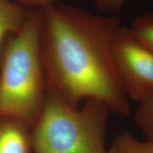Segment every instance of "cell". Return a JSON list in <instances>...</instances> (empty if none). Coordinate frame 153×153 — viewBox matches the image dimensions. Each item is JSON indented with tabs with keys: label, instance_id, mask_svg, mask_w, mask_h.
I'll list each match as a JSON object with an SVG mask.
<instances>
[{
	"label": "cell",
	"instance_id": "obj_1",
	"mask_svg": "<svg viewBox=\"0 0 153 153\" xmlns=\"http://www.w3.org/2000/svg\"><path fill=\"white\" fill-rule=\"evenodd\" d=\"M40 49L46 88L79 108L86 99L100 100L111 111L131 112L113 64L111 45L120 20L67 4L39 9Z\"/></svg>",
	"mask_w": 153,
	"mask_h": 153
},
{
	"label": "cell",
	"instance_id": "obj_7",
	"mask_svg": "<svg viewBox=\"0 0 153 153\" xmlns=\"http://www.w3.org/2000/svg\"><path fill=\"white\" fill-rule=\"evenodd\" d=\"M134 118L145 142L153 144V91L138 101Z\"/></svg>",
	"mask_w": 153,
	"mask_h": 153
},
{
	"label": "cell",
	"instance_id": "obj_8",
	"mask_svg": "<svg viewBox=\"0 0 153 153\" xmlns=\"http://www.w3.org/2000/svg\"><path fill=\"white\" fill-rule=\"evenodd\" d=\"M129 28L153 55V11L135 17Z\"/></svg>",
	"mask_w": 153,
	"mask_h": 153
},
{
	"label": "cell",
	"instance_id": "obj_10",
	"mask_svg": "<svg viewBox=\"0 0 153 153\" xmlns=\"http://www.w3.org/2000/svg\"><path fill=\"white\" fill-rule=\"evenodd\" d=\"M97 8L107 12H116L120 10L128 0H91Z\"/></svg>",
	"mask_w": 153,
	"mask_h": 153
},
{
	"label": "cell",
	"instance_id": "obj_12",
	"mask_svg": "<svg viewBox=\"0 0 153 153\" xmlns=\"http://www.w3.org/2000/svg\"><path fill=\"white\" fill-rule=\"evenodd\" d=\"M108 153H123L115 145L114 143L111 146V148L108 150Z\"/></svg>",
	"mask_w": 153,
	"mask_h": 153
},
{
	"label": "cell",
	"instance_id": "obj_6",
	"mask_svg": "<svg viewBox=\"0 0 153 153\" xmlns=\"http://www.w3.org/2000/svg\"><path fill=\"white\" fill-rule=\"evenodd\" d=\"M28 10L11 0H0V62L4 39L8 34H16L26 22Z\"/></svg>",
	"mask_w": 153,
	"mask_h": 153
},
{
	"label": "cell",
	"instance_id": "obj_9",
	"mask_svg": "<svg viewBox=\"0 0 153 153\" xmlns=\"http://www.w3.org/2000/svg\"><path fill=\"white\" fill-rule=\"evenodd\" d=\"M123 153H153V144L141 141L128 131H124L114 142Z\"/></svg>",
	"mask_w": 153,
	"mask_h": 153
},
{
	"label": "cell",
	"instance_id": "obj_4",
	"mask_svg": "<svg viewBox=\"0 0 153 153\" xmlns=\"http://www.w3.org/2000/svg\"><path fill=\"white\" fill-rule=\"evenodd\" d=\"M111 53L116 75L128 99L137 101L153 91V55L129 28L121 26L112 38Z\"/></svg>",
	"mask_w": 153,
	"mask_h": 153
},
{
	"label": "cell",
	"instance_id": "obj_11",
	"mask_svg": "<svg viewBox=\"0 0 153 153\" xmlns=\"http://www.w3.org/2000/svg\"><path fill=\"white\" fill-rule=\"evenodd\" d=\"M57 0H15L22 6L33 9H43L57 3Z\"/></svg>",
	"mask_w": 153,
	"mask_h": 153
},
{
	"label": "cell",
	"instance_id": "obj_3",
	"mask_svg": "<svg viewBox=\"0 0 153 153\" xmlns=\"http://www.w3.org/2000/svg\"><path fill=\"white\" fill-rule=\"evenodd\" d=\"M105 103L86 99L81 108L68 104L46 88L39 118L31 128L33 153H108L106 136L108 114Z\"/></svg>",
	"mask_w": 153,
	"mask_h": 153
},
{
	"label": "cell",
	"instance_id": "obj_5",
	"mask_svg": "<svg viewBox=\"0 0 153 153\" xmlns=\"http://www.w3.org/2000/svg\"><path fill=\"white\" fill-rule=\"evenodd\" d=\"M31 128L12 118H0V153H32Z\"/></svg>",
	"mask_w": 153,
	"mask_h": 153
},
{
	"label": "cell",
	"instance_id": "obj_2",
	"mask_svg": "<svg viewBox=\"0 0 153 153\" xmlns=\"http://www.w3.org/2000/svg\"><path fill=\"white\" fill-rule=\"evenodd\" d=\"M41 27L40 10L30 9L22 29L5 45L0 62V118L20 120L31 128L46 95Z\"/></svg>",
	"mask_w": 153,
	"mask_h": 153
}]
</instances>
